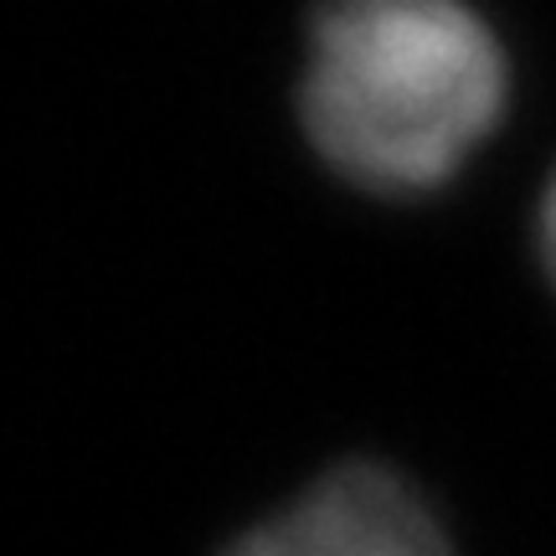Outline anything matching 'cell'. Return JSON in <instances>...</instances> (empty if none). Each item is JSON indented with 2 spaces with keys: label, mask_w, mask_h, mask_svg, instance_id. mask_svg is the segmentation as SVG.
<instances>
[{
  "label": "cell",
  "mask_w": 556,
  "mask_h": 556,
  "mask_svg": "<svg viewBox=\"0 0 556 556\" xmlns=\"http://www.w3.org/2000/svg\"><path fill=\"white\" fill-rule=\"evenodd\" d=\"M510 103V62L469 0H319L299 78L315 155L371 197H428Z\"/></svg>",
  "instance_id": "6da1fadb"
},
{
  "label": "cell",
  "mask_w": 556,
  "mask_h": 556,
  "mask_svg": "<svg viewBox=\"0 0 556 556\" xmlns=\"http://www.w3.org/2000/svg\"><path fill=\"white\" fill-rule=\"evenodd\" d=\"M227 556H454V546L402 475L340 464L289 510L232 541Z\"/></svg>",
  "instance_id": "7a4b0ae2"
},
{
  "label": "cell",
  "mask_w": 556,
  "mask_h": 556,
  "mask_svg": "<svg viewBox=\"0 0 556 556\" xmlns=\"http://www.w3.org/2000/svg\"><path fill=\"white\" fill-rule=\"evenodd\" d=\"M536 248H541V268H546V278H552V289H556V170H552V180H546V191H541Z\"/></svg>",
  "instance_id": "3957f363"
}]
</instances>
